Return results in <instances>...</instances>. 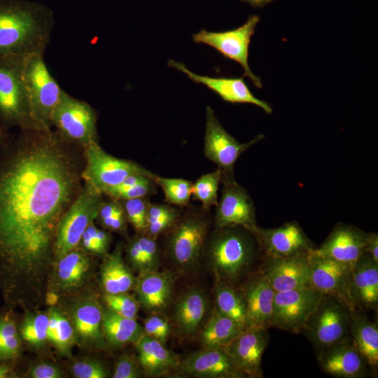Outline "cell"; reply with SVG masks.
<instances>
[{"label":"cell","mask_w":378,"mask_h":378,"mask_svg":"<svg viewBox=\"0 0 378 378\" xmlns=\"http://www.w3.org/2000/svg\"><path fill=\"white\" fill-rule=\"evenodd\" d=\"M68 142L50 129H22L0 154V271L12 292L41 293L48 276L82 176Z\"/></svg>","instance_id":"obj_1"},{"label":"cell","mask_w":378,"mask_h":378,"mask_svg":"<svg viewBox=\"0 0 378 378\" xmlns=\"http://www.w3.org/2000/svg\"><path fill=\"white\" fill-rule=\"evenodd\" d=\"M54 25L46 6L27 0H0V57L43 54Z\"/></svg>","instance_id":"obj_2"},{"label":"cell","mask_w":378,"mask_h":378,"mask_svg":"<svg viewBox=\"0 0 378 378\" xmlns=\"http://www.w3.org/2000/svg\"><path fill=\"white\" fill-rule=\"evenodd\" d=\"M203 256L216 281L237 286L255 272L253 268L263 253L252 231L234 225L216 227L210 232Z\"/></svg>","instance_id":"obj_3"},{"label":"cell","mask_w":378,"mask_h":378,"mask_svg":"<svg viewBox=\"0 0 378 378\" xmlns=\"http://www.w3.org/2000/svg\"><path fill=\"white\" fill-rule=\"evenodd\" d=\"M213 220L211 209L190 204L182 208L177 220L163 233L164 252L176 267L189 270L203 257Z\"/></svg>","instance_id":"obj_4"},{"label":"cell","mask_w":378,"mask_h":378,"mask_svg":"<svg viewBox=\"0 0 378 378\" xmlns=\"http://www.w3.org/2000/svg\"><path fill=\"white\" fill-rule=\"evenodd\" d=\"M22 77L36 125L50 129L52 115L64 91L48 71L43 54H32L23 59Z\"/></svg>","instance_id":"obj_5"},{"label":"cell","mask_w":378,"mask_h":378,"mask_svg":"<svg viewBox=\"0 0 378 378\" xmlns=\"http://www.w3.org/2000/svg\"><path fill=\"white\" fill-rule=\"evenodd\" d=\"M23 59L0 57V120L7 127L39 128L31 115L22 77Z\"/></svg>","instance_id":"obj_6"},{"label":"cell","mask_w":378,"mask_h":378,"mask_svg":"<svg viewBox=\"0 0 378 378\" xmlns=\"http://www.w3.org/2000/svg\"><path fill=\"white\" fill-rule=\"evenodd\" d=\"M350 311L339 300L323 295L301 331L316 353L333 344L351 341Z\"/></svg>","instance_id":"obj_7"},{"label":"cell","mask_w":378,"mask_h":378,"mask_svg":"<svg viewBox=\"0 0 378 378\" xmlns=\"http://www.w3.org/2000/svg\"><path fill=\"white\" fill-rule=\"evenodd\" d=\"M102 203V193L86 185L59 222L54 244L56 259L76 248L87 227L97 218Z\"/></svg>","instance_id":"obj_8"},{"label":"cell","mask_w":378,"mask_h":378,"mask_svg":"<svg viewBox=\"0 0 378 378\" xmlns=\"http://www.w3.org/2000/svg\"><path fill=\"white\" fill-rule=\"evenodd\" d=\"M85 167L82 177L86 185L105 193L133 174L151 176L153 173L131 160L120 159L105 152L97 141L85 148Z\"/></svg>","instance_id":"obj_9"},{"label":"cell","mask_w":378,"mask_h":378,"mask_svg":"<svg viewBox=\"0 0 378 378\" xmlns=\"http://www.w3.org/2000/svg\"><path fill=\"white\" fill-rule=\"evenodd\" d=\"M259 22L258 15H251L236 29L219 32L202 29L192 35V40L197 43L209 46L224 57L237 62L242 66L244 76L249 78L256 88H261L260 78L252 72L248 62L249 45Z\"/></svg>","instance_id":"obj_10"},{"label":"cell","mask_w":378,"mask_h":378,"mask_svg":"<svg viewBox=\"0 0 378 378\" xmlns=\"http://www.w3.org/2000/svg\"><path fill=\"white\" fill-rule=\"evenodd\" d=\"M96 123L95 111L88 103L64 92L51 125L64 139L85 148L97 141Z\"/></svg>","instance_id":"obj_11"},{"label":"cell","mask_w":378,"mask_h":378,"mask_svg":"<svg viewBox=\"0 0 378 378\" xmlns=\"http://www.w3.org/2000/svg\"><path fill=\"white\" fill-rule=\"evenodd\" d=\"M263 138V134H258L246 143L239 142L224 129L214 110L209 106L206 107L204 153L206 158L217 165L222 174L234 175L238 158Z\"/></svg>","instance_id":"obj_12"},{"label":"cell","mask_w":378,"mask_h":378,"mask_svg":"<svg viewBox=\"0 0 378 378\" xmlns=\"http://www.w3.org/2000/svg\"><path fill=\"white\" fill-rule=\"evenodd\" d=\"M323 296L313 287L276 292L271 327L300 333Z\"/></svg>","instance_id":"obj_13"},{"label":"cell","mask_w":378,"mask_h":378,"mask_svg":"<svg viewBox=\"0 0 378 378\" xmlns=\"http://www.w3.org/2000/svg\"><path fill=\"white\" fill-rule=\"evenodd\" d=\"M221 184V195L214 215L216 227L240 225L253 232L258 225L255 205L247 190L235 181L234 175L222 174Z\"/></svg>","instance_id":"obj_14"},{"label":"cell","mask_w":378,"mask_h":378,"mask_svg":"<svg viewBox=\"0 0 378 378\" xmlns=\"http://www.w3.org/2000/svg\"><path fill=\"white\" fill-rule=\"evenodd\" d=\"M314 248L308 255L312 287L339 300L350 310L357 309L351 293L353 265L321 255Z\"/></svg>","instance_id":"obj_15"},{"label":"cell","mask_w":378,"mask_h":378,"mask_svg":"<svg viewBox=\"0 0 378 378\" xmlns=\"http://www.w3.org/2000/svg\"><path fill=\"white\" fill-rule=\"evenodd\" d=\"M263 257L284 258L308 253L314 244L296 221L273 228L258 226L253 232Z\"/></svg>","instance_id":"obj_16"},{"label":"cell","mask_w":378,"mask_h":378,"mask_svg":"<svg viewBox=\"0 0 378 378\" xmlns=\"http://www.w3.org/2000/svg\"><path fill=\"white\" fill-rule=\"evenodd\" d=\"M267 329L251 327L242 331L223 349L244 377H262L261 360L269 343Z\"/></svg>","instance_id":"obj_17"},{"label":"cell","mask_w":378,"mask_h":378,"mask_svg":"<svg viewBox=\"0 0 378 378\" xmlns=\"http://www.w3.org/2000/svg\"><path fill=\"white\" fill-rule=\"evenodd\" d=\"M309 253L284 258L263 257L258 270L275 292L312 287Z\"/></svg>","instance_id":"obj_18"},{"label":"cell","mask_w":378,"mask_h":378,"mask_svg":"<svg viewBox=\"0 0 378 378\" xmlns=\"http://www.w3.org/2000/svg\"><path fill=\"white\" fill-rule=\"evenodd\" d=\"M246 315L247 328L271 327L275 291L258 270L248 276L238 286Z\"/></svg>","instance_id":"obj_19"},{"label":"cell","mask_w":378,"mask_h":378,"mask_svg":"<svg viewBox=\"0 0 378 378\" xmlns=\"http://www.w3.org/2000/svg\"><path fill=\"white\" fill-rule=\"evenodd\" d=\"M168 66L183 72L193 82L206 85L225 102L251 104L268 114L272 112L267 102L252 94L242 78H214L199 75L188 69L184 64L173 59L168 61Z\"/></svg>","instance_id":"obj_20"},{"label":"cell","mask_w":378,"mask_h":378,"mask_svg":"<svg viewBox=\"0 0 378 378\" xmlns=\"http://www.w3.org/2000/svg\"><path fill=\"white\" fill-rule=\"evenodd\" d=\"M366 234L353 225L339 223L314 250L321 255L353 265L364 253Z\"/></svg>","instance_id":"obj_21"},{"label":"cell","mask_w":378,"mask_h":378,"mask_svg":"<svg viewBox=\"0 0 378 378\" xmlns=\"http://www.w3.org/2000/svg\"><path fill=\"white\" fill-rule=\"evenodd\" d=\"M318 365L328 374L340 378L365 377L368 365L351 341L333 344L316 353Z\"/></svg>","instance_id":"obj_22"},{"label":"cell","mask_w":378,"mask_h":378,"mask_svg":"<svg viewBox=\"0 0 378 378\" xmlns=\"http://www.w3.org/2000/svg\"><path fill=\"white\" fill-rule=\"evenodd\" d=\"M103 315L102 307L94 295L83 297L72 306L71 323L76 335L85 344L96 346L104 345Z\"/></svg>","instance_id":"obj_23"},{"label":"cell","mask_w":378,"mask_h":378,"mask_svg":"<svg viewBox=\"0 0 378 378\" xmlns=\"http://www.w3.org/2000/svg\"><path fill=\"white\" fill-rule=\"evenodd\" d=\"M181 368L187 374L200 377H244L234 368L223 347L204 348L194 352L183 362Z\"/></svg>","instance_id":"obj_24"},{"label":"cell","mask_w":378,"mask_h":378,"mask_svg":"<svg viewBox=\"0 0 378 378\" xmlns=\"http://www.w3.org/2000/svg\"><path fill=\"white\" fill-rule=\"evenodd\" d=\"M351 293L357 309H377L378 262L365 253L352 266Z\"/></svg>","instance_id":"obj_25"},{"label":"cell","mask_w":378,"mask_h":378,"mask_svg":"<svg viewBox=\"0 0 378 378\" xmlns=\"http://www.w3.org/2000/svg\"><path fill=\"white\" fill-rule=\"evenodd\" d=\"M209 303L206 294L192 289L183 294L174 310V321L178 332L186 337L196 334L208 314Z\"/></svg>","instance_id":"obj_26"},{"label":"cell","mask_w":378,"mask_h":378,"mask_svg":"<svg viewBox=\"0 0 378 378\" xmlns=\"http://www.w3.org/2000/svg\"><path fill=\"white\" fill-rule=\"evenodd\" d=\"M134 286L141 305L148 311L159 312L169 302L172 279L169 274L158 270L141 272Z\"/></svg>","instance_id":"obj_27"},{"label":"cell","mask_w":378,"mask_h":378,"mask_svg":"<svg viewBox=\"0 0 378 378\" xmlns=\"http://www.w3.org/2000/svg\"><path fill=\"white\" fill-rule=\"evenodd\" d=\"M350 337L355 349L368 367L378 366V325L370 321L358 309L350 311Z\"/></svg>","instance_id":"obj_28"},{"label":"cell","mask_w":378,"mask_h":378,"mask_svg":"<svg viewBox=\"0 0 378 378\" xmlns=\"http://www.w3.org/2000/svg\"><path fill=\"white\" fill-rule=\"evenodd\" d=\"M135 344L139 363L149 376L163 374L178 365L174 354L151 337L144 334Z\"/></svg>","instance_id":"obj_29"},{"label":"cell","mask_w":378,"mask_h":378,"mask_svg":"<svg viewBox=\"0 0 378 378\" xmlns=\"http://www.w3.org/2000/svg\"><path fill=\"white\" fill-rule=\"evenodd\" d=\"M100 279L105 293H127L135 286L136 279L123 261L120 248L105 258Z\"/></svg>","instance_id":"obj_30"},{"label":"cell","mask_w":378,"mask_h":378,"mask_svg":"<svg viewBox=\"0 0 378 378\" xmlns=\"http://www.w3.org/2000/svg\"><path fill=\"white\" fill-rule=\"evenodd\" d=\"M102 330L104 339L114 346L136 343L144 335L143 326L134 318L120 316L109 309L104 311Z\"/></svg>","instance_id":"obj_31"},{"label":"cell","mask_w":378,"mask_h":378,"mask_svg":"<svg viewBox=\"0 0 378 378\" xmlns=\"http://www.w3.org/2000/svg\"><path fill=\"white\" fill-rule=\"evenodd\" d=\"M244 330L239 323L214 309L202 329L201 343L204 348L224 347Z\"/></svg>","instance_id":"obj_32"},{"label":"cell","mask_w":378,"mask_h":378,"mask_svg":"<svg viewBox=\"0 0 378 378\" xmlns=\"http://www.w3.org/2000/svg\"><path fill=\"white\" fill-rule=\"evenodd\" d=\"M57 260L55 274L59 287L69 290L80 285L90 267L87 255L75 248Z\"/></svg>","instance_id":"obj_33"},{"label":"cell","mask_w":378,"mask_h":378,"mask_svg":"<svg viewBox=\"0 0 378 378\" xmlns=\"http://www.w3.org/2000/svg\"><path fill=\"white\" fill-rule=\"evenodd\" d=\"M214 293L215 309L247 329L245 306L238 286L216 281Z\"/></svg>","instance_id":"obj_34"},{"label":"cell","mask_w":378,"mask_h":378,"mask_svg":"<svg viewBox=\"0 0 378 378\" xmlns=\"http://www.w3.org/2000/svg\"><path fill=\"white\" fill-rule=\"evenodd\" d=\"M48 340L57 351L68 355L76 342V331L72 323L58 309L52 307L48 312Z\"/></svg>","instance_id":"obj_35"},{"label":"cell","mask_w":378,"mask_h":378,"mask_svg":"<svg viewBox=\"0 0 378 378\" xmlns=\"http://www.w3.org/2000/svg\"><path fill=\"white\" fill-rule=\"evenodd\" d=\"M181 209L182 208L167 202L164 204L150 202L144 234L157 239L175 223Z\"/></svg>","instance_id":"obj_36"},{"label":"cell","mask_w":378,"mask_h":378,"mask_svg":"<svg viewBox=\"0 0 378 378\" xmlns=\"http://www.w3.org/2000/svg\"><path fill=\"white\" fill-rule=\"evenodd\" d=\"M153 179L164 195L165 201L172 205L183 208L190 204L192 182L183 178H166L153 174Z\"/></svg>","instance_id":"obj_37"},{"label":"cell","mask_w":378,"mask_h":378,"mask_svg":"<svg viewBox=\"0 0 378 378\" xmlns=\"http://www.w3.org/2000/svg\"><path fill=\"white\" fill-rule=\"evenodd\" d=\"M221 171L217 168L215 171L204 174L192 182V197L201 202V206L211 209L218 204V191L221 183Z\"/></svg>","instance_id":"obj_38"},{"label":"cell","mask_w":378,"mask_h":378,"mask_svg":"<svg viewBox=\"0 0 378 378\" xmlns=\"http://www.w3.org/2000/svg\"><path fill=\"white\" fill-rule=\"evenodd\" d=\"M21 341L16 324L9 314L0 316V359L13 360L20 353Z\"/></svg>","instance_id":"obj_39"},{"label":"cell","mask_w":378,"mask_h":378,"mask_svg":"<svg viewBox=\"0 0 378 378\" xmlns=\"http://www.w3.org/2000/svg\"><path fill=\"white\" fill-rule=\"evenodd\" d=\"M48 314L43 313L27 314L20 327L22 338L31 346H43L48 340Z\"/></svg>","instance_id":"obj_40"},{"label":"cell","mask_w":378,"mask_h":378,"mask_svg":"<svg viewBox=\"0 0 378 378\" xmlns=\"http://www.w3.org/2000/svg\"><path fill=\"white\" fill-rule=\"evenodd\" d=\"M122 208L126 218L134 227L139 234H144L146 223L148 209L150 201L147 197H140L122 200Z\"/></svg>","instance_id":"obj_41"},{"label":"cell","mask_w":378,"mask_h":378,"mask_svg":"<svg viewBox=\"0 0 378 378\" xmlns=\"http://www.w3.org/2000/svg\"><path fill=\"white\" fill-rule=\"evenodd\" d=\"M104 300L110 310L127 318H136L139 304L136 299L132 295L127 293H105Z\"/></svg>","instance_id":"obj_42"},{"label":"cell","mask_w":378,"mask_h":378,"mask_svg":"<svg viewBox=\"0 0 378 378\" xmlns=\"http://www.w3.org/2000/svg\"><path fill=\"white\" fill-rule=\"evenodd\" d=\"M83 247L94 253H105L108 248L110 235L105 231L98 229L93 223L84 231L81 237Z\"/></svg>","instance_id":"obj_43"},{"label":"cell","mask_w":378,"mask_h":378,"mask_svg":"<svg viewBox=\"0 0 378 378\" xmlns=\"http://www.w3.org/2000/svg\"><path fill=\"white\" fill-rule=\"evenodd\" d=\"M156 186V183L153 179V176L147 177L141 182L123 190L117 192L110 197L115 200L147 197L148 196L154 195L157 192Z\"/></svg>","instance_id":"obj_44"},{"label":"cell","mask_w":378,"mask_h":378,"mask_svg":"<svg viewBox=\"0 0 378 378\" xmlns=\"http://www.w3.org/2000/svg\"><path fill=\"white\" fill-rule=\"evenodd\" d=\"M144 334L164 345L169 335L170 326L168 320L162 316L152 315L144 321Z\"/></svg>","instance_id":"obj_45"},{"label":"cell","mask_w":378,"mask_h":378,"mask_svg":"<svg viewBox=\"0 0 378 378\" xmlns=\"http://www.w3.org/2000/svg\"><path fill=\"white\" fill-rule=\"evenodd\" d=\"M72 372L78 378H105L108 371L99 361L94 360H82L74 363Z\"/></svg>","instance_id":"obj_46"},{"label":"cell","mask_w":378,"mask_h":378,"mask_svg":"<svg viewBox=\"0 0 378 378\" xmlns=\"http://www.w3.org/2000/svg\"><path fill=\"white\" fill-rule=\"evenodd\" d=\"M136 360L128 355L121 356L115 363L113 378H136L140 370Z\"/></svg>","instance_id":"obj_47"},{"label":"cell","mask_w":378,"mask_h":378,"mask_svg":"<svg viewBox=\"0 0 378 378\" xmlns=\"http://www.w3.org/2000/svg\"><path fill=\"white\" fill-rule=\"evenodd\" d=\"M62 374V371L57 366L48 363L34 365L29 372V377L32 378H59Z\"/></svg>","instance_id":"obj_48"},{"label":"cell","mask_w":378,"mask_h":378,"mask_svg":"<svg viewBox=\"0 0 378 378\" xmlns=\"http://www.w3.org/2000/svg\"><path fill=\"white\" fill-rule=\"evenodd\" d=\"M126 216L124 209L119 211L113 216L101 220L102 224L107 229L113 231H122L125 229Z\"/></svg>","instance_id":"obj_49"},{"label":"cell","mask_w":378,"mask_h":378,"mask_svg":"<svg viewBox=\"0 0 378 378\" xmlns=\"http://www.w3.org/2000/svg\"><path fill=\"white\" fill-rule=\"evenodd\" d=\"M363 253L378 262V234L377 232H367Z\"/></svg>","instance_id":"obj_50"},{"label":"cell","mask_w":378,"mask_h":378,"mask_svg":"<svg viewBox=\"0 0 378 378\" xmlns=\"http://www.w3.org/2000/svg\"><path fill=\"white\" fill-rule=\"evenodd\" d=\"M7 127L4 125L0 120V154L5 150L8 145L11 141V139L8 138L6 128Z\"/></svg>","instance_id":"obj_51"},{"label":"cell","mask_w":378,"mask_h":378,"mask_svg":"<svg viewBox=\"0 0 378 378\" xmlns=\"http://www.w3.org/2000/svg\"><path fill=\"white\" fill-rule=\"evenodd\" d=\"M245 1L253 6H262L268 3L272 2L274 0H241Z\"/></svg>","instance_id":"obj_52"},{"label":"cell","mask_w":378,"mask_h":378,"mask_svg":"<svg viewBox=\"0 0 378 378\" xmlns=\"http://www.w3.org/2000/svg\"><path fill=\"white\" fill-rule=\"evenodd\" d=\"M10 373L9 368L4 365H0V378H5L8 376Z\"/></svg>","instance_id":"obj_53"}]
</instances>
